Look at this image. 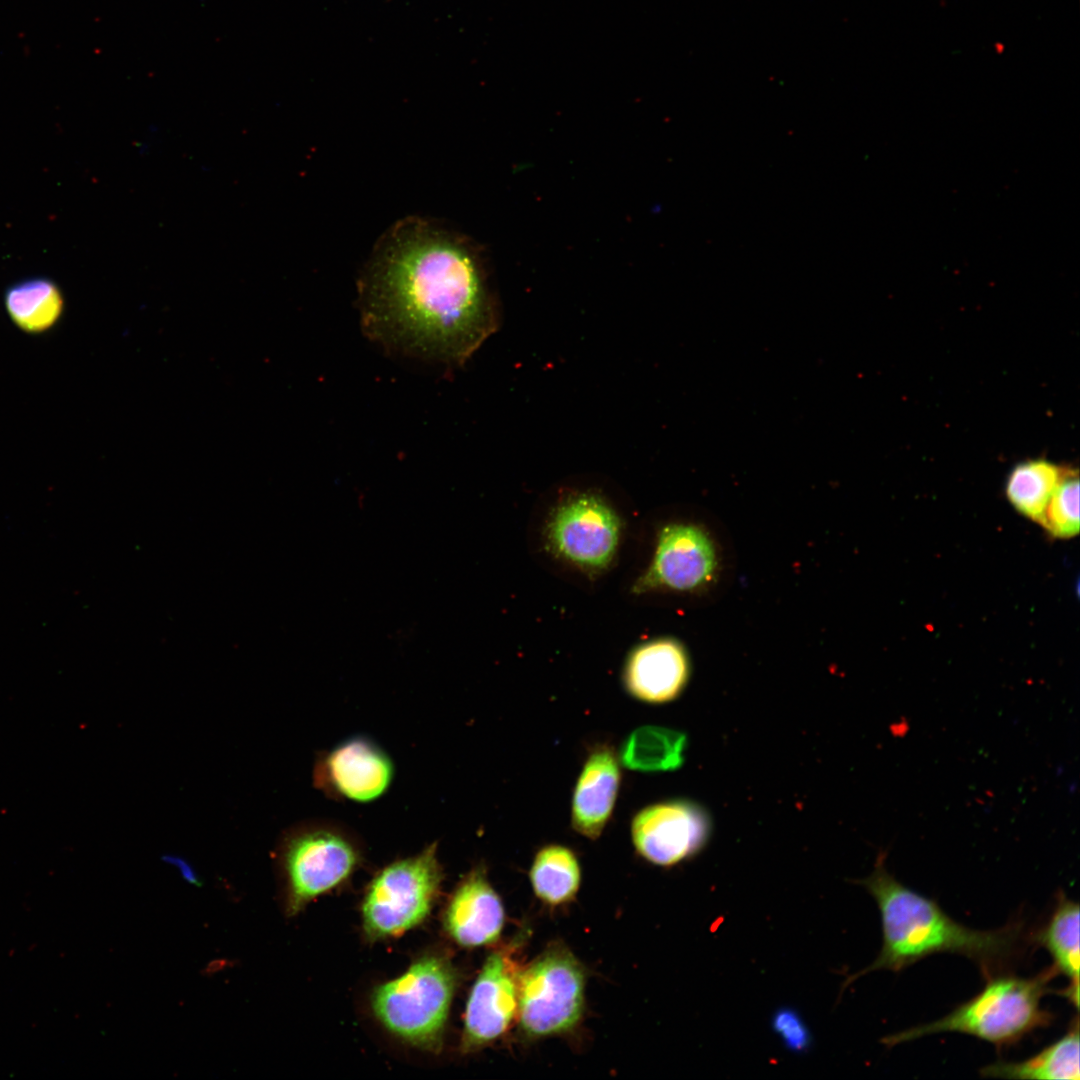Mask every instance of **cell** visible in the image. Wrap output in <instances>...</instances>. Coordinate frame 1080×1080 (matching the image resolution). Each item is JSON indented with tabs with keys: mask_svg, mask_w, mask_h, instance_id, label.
Listing matches in <instances>:
<instances>
[{
	"mask_svg": "<svg viewBox=\"0 0 1080 1080\" xmlns=\"http://www.w3.org/2000/svg\"><path fill=\"white\" fill-rule=\"evenodd\" d=\"M366 335L403 355L460 366L498 315L469 240L432 219L405 217L378 239L358 279Z\"/></svg>",
	"mask_w": 1080,
	"mask_h": 1080,
	"instance_id": "1",
	"label": "cell"
},
{
	"mask_svg": "<svg viewBox=\"0 0 1080 1080\" xmlns=\"http://www.w3.org/2000/svg\"><path fill=\"white\" fill-rule=\"evenodd\" d=\"M880 850L873 872L857 881L876 901L882 925V947L876 959L851 975L842 990L876 970L898 972L933 954H959L974 961L985 978L1001 973L1021 952L1024 929L1011 923L995 930H976L950 916L934 900L900 883L885 866Z\"/></svg>",
	"mask_w": 1080,
	"mask_h": 1080,
	"instance_id": "2",
	"label": "cell"
},
{
	"mask_svg": "<svg viewBox=\"0 0 1080 1080\" xmlns=\"http://www.w3.org/2000/svg\"><path fill=\"white\" fill-rule=\"evenodd\" d=\"M1051 966L1033 977L996 974L986 978L973 998L933 1022L920 1024L881 1039L887 1047L939 1033H962L996 1047L1015 1044L1027 1034L1045 1027L1053 1015L1041 1006L1057 975Z\"/></svg>",
	"mask_w": 1080,
	"mask_h": 1080,
	"instance_id": "3",
	"label": "cell"
},
{
	"mask_svg": "<svg viewBox=\"0 0 1080 1080\" xmlns=\"http://www.w3.org/2000/svg\"><path fill=\"white\" fill-rule=\"evenodd\" d=\"M456 983L455 969L447 959L427 955L400 977L376 987L371 1007L392 1034L435 1051L441 1047Z\"/></svg>",
	"mask_w": 1080,
	"mask_h": 1080,
	"instance_id": "4",
	"label": "cell"
},
{
	"mask_svg": "<svg viewBox=\"0 0 1080 1080\" xmlns=\"http://www.w3.org/2000/svg\"><path fill=\"white\" fill-rule=\"evenodd\" d=\"M277 857L287 887V913L295 915L346 882L361 864L362 849L351 829L320 819L288 828Z\"/></svg>",
	"mask_w": 1080,
	"mask_h": 1080,
	"instance_id": "5",
	"label": "cell"
},
{
	"mask_svg": "<svg viewBox=\"0 0 1080 1080\" xmlns=\"http://www.w3.org/2000/svg\"><path fill=\"white\" fill-rule=\"evenodd\" d=\"M583 965L562 944H552L522 968L517 1023L527 1039L561 1035L579 1024L585 1006Z\"/></svg>",
	"mask_w": 1080,
	"mask_h": 1080,
	"instance_id": "6",
	"label": "cell"
},
{
	"mask_svg": "<svg viewBox=\"0 0 1080 1080\" xmlns=\"http://www.w3.org/2000/svg\"><path fill=\"white\" fill-rule=\"evenodd\" d=\"M437 852L435 841L376 873L362 903L363 927L369 938L399 936L426 919L443 880Z\"/></svg>",
	"mask_w": 1080,
	"mask_h": 1080,
	"instance_id": "7",
	"label": "cell"
},
{
	"mask_svg": "<svg viewBox=\"0 0 1080 1080\" xmlns=\"http://www.w3.org/2000/svg\"><path fill=\"white\" fill-rule=\"evenodd\" d=\"M621 537L613 507L593 492L563 498L550 513L545 541L558 558L587 572H601L612 563Z\"/></svg>",
	"mask_w": 1080,
	"mask_h": 1080,
	"instance_id": "8",
	"label": "cell"
},
{
	"mask_svg": "<svg viewBox=\"0 0 1080 1080\" xmlns=\"http://www.w3.org/2000/svg\"><path fill=\"white\" fill-rule=\"evenodd\" d=\"M718 571V552L710 534L693 523L673 522L660 529L652 560L632 590L699 592L715 582Z\"/></svg>",
	"mask_w": 1080,
	"mask_h": 1080,
	"instance_id": "9",
	"label": "cell"
},
{
	"mask_svg": "<svg viewBox=\"0 0 1080 1080\" xmlns=\"http://www.w3.org/2000/svg\"><path fill=\"white\" fill-rule=\"evenodd\" d=\"M395 778L391 756L368 736L356 735L321 751L315 758L312 782L326 797L355 804L382 798Z\"/></svg>",
	"mask_w": 1080,
	"mask_h": 1080,
	"instance_id": "10",
	"label": "cell"
},
{
	"mask_svg": "<svg viewBox=\"0 0 1080 1080\" xmlns=\"http://www.w3.org/2000/svg\"><path fill=\"white\" fill-rule=\"evenodd\" d=\"M520 940L493 951L486 959L466 1004L461 1048H483L510 1028L517 1017L518 983L522 968L517 951Z\"/></svg>",
	"mask_w": 1080,
	"mask_h": 1080,
	"instance_id": "11",
	"label": "cell"
},
{
	"mask_svg": "<svg viewBox=\"0 0 1080 1080\" xmlns=\"http://www.w3.org/2000/svg\"><path fill=\"white\" fill-rule=\"evenodd\" d=\"M711 833V820L698 803L673 799L639 810L631 822L637 853L651 864L671 867L698 854Z\"/></svg>",
	"mask_w": 1080,
	"mask_h": 1080,
	"instance_id": "12",
	"label": "cell"
},
{
	"mask_svg": "<svg viewBox=\"0 0 1080 1080\" xmlns=\"http://www.w3.org/2000/svg\"><path fill=\"white\" fill-rule=\"evenodd\" d=\"M691 672L685 647L672 638H657L641 643L628 655L623 683L636 700L664 704L678 698L686 688Z\"/></svg>",
	"mask_w": 1080,
	"mask_h": 1080,
	"instance_id": "13",
	"label": "cell"
},
{
	"mask_svg": "<svg viewBox=\"0 0 1080 1080\" xmlns=\"http://www.w3.org/2000/svg\"><path fill=\"white\" fill-rule=\"evenodd\" d=\"M443 923L449 936L463 947L486 946L500 938L505 910L483 866L473 868L459 883Z\"/></svg>",
	"mask_w": 1080,
	"mask_h": 1080,
	"instance_id": "14",
	"label": "cell"
},
{
	"mask_svg": "<svg viewBox=\"0 0 1080 1080\" xmlns=\"http://www.w3.org/2000/svg\"><path fill=\"white\" fill-rule=\"evenodd\" d=\"M621 783L619 760L609 744L589 752L577 779L571 804V824L580 835L596 840L608 823Z\"/></svg>",
	"mask_w": 1080,
	"mask_h": 1080,
	"instance_id": "15",
	"label": "cell"
},
{
	"mask_svg": "<svg viewBox=\"0 0 1080 1080\" xmlns=\"http://www.w3.org/2000/svg\"><path fill=\"white\" fill-rule=\"evenodd\" d=\"M1056 905L1046 924L1034 935V941L1044 947L1053 960V968L1069 980L1061 992L1070 1003L1079 1007V904L1059 891Z\"/></svg>",
	"mask_w": 1080,
	"mask_h": 1080,
	"instance_id": "16",
	"label": "cell"
},
{
	"mask_svg": "<svg viewBox=\"0 0 1080 1080\" xmlns=\"http://www.w3.org/2000/svg\"><path fill=\"white\" fill-rule=\"evenodd\" d=\"M1079 1057V1020L1076 1016L1067 1033L1038 1054L1019 1062H994L983 1067L980 1074L1000 1079L1079 1080Z\"/></svg>",
	"mask_w": 1080,
	"mask_h": 1080,
	"instance_id": "17",
	"label": "cell"
},
{
	"mask_svg": "<svg viewBox=\"0 0 1080 1080\" xmlns=\"http://www.w3.org/2000/svg\"><path fill=\"white\" fill-rule=\"evenodd\" d=\"M687 745V736L678 730L645 725L624 739L618 759L633 771H673L682 766Z\"/></svg>",
	"mask_w": 1080,
	"mask_h": 1080,
	"instance_id": "18",
	"label": "cell"
},
{
	"mask_svg": "<svg viewBox=\"0 0 1080 1080\" xmlns=\"http://www.w3.org/2000/svg\"><path fill=\"white\" fill-rule=\"evenodd\" d=\"M5 306L11 320L20 329L40 333L59 320L64 301L53 281L39 277L9 287L5 293Z\"/></svg>",
	"mask_w": 1080,
	"mask_h": 1080,
	"instance_id": "19",
	"label": "cell"
},
{
	"mask_svg": "<svg viewBox=\"0 0 1080 1080\" xmlns=\"http://www.w3.org/2000/svg\"><path fill=\"white\" fill-rule=\"evenodd\" d=\"M529 879L535 895L545 904L558 906L568 903L580 887L578 858L566 846L546 845L535 854Z\"/></svg>",
	"mask_w": 1080,
	"mask_h": 1080,
	"instance_id": "20",
	"label": "cell"
},
{
	"mask_svg": "<svg viewBox=\"0 0 1080 1080\" xmlns=\"http://www.w3.org/2000/svg\"><path fill=\"white\" fill-rule=\"evenodd\" d=\"M1066 469L1043 459L1017 465L1008 477V500L1018 512L1038 521Z\"/></svg>",
	"mask_w": 1080,
	"mask_h": 1080,
	"instance_id": "21",
	"label": "cell"
},
{
	"mask_svg": "<svg viewBox=\"0 0 1080 1080\" xmlns=\"http://www.w3.org/2000/svg\"><path fill=\"white\" fill-rule=\"evenodd\" d=\"M1078 500V473L1067 467L1037 522L1054 537L1076 536L1079 532Z\"/></svg>",
	"mask_w": 1080,
	"mask_h": 1080,
	"instance_id": "22",
	"label": "cell"
},
{
	"mask_svg": "<svg viewBox=\"0 0 1080 1080\" xmlns=\"http://www.w3.org/2000/svg\"><path fill=\"white\" fill-rule=\"evenodd\" d=\"M772 1026L788 1049L803 1052L810 1046L809 1030L799 1014L793 1009L783 1008L778 1010L772 1018Z\"/></svg>",
	"mask_w": 1080,
	"mask_h": 1080,
	"instance_id": "23",
	"label": "cell"
}]
</instances>
